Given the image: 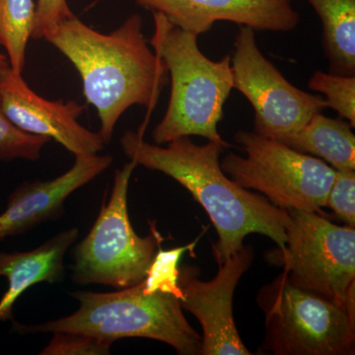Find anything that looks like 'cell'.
<instances>
[{
  "label": "cell",
  "mask_w": 355,
  "mask_h": 355,
  "mask_svg": "<svg viewBox=\"0 0 355 355\" xmlns=\"http://www.w3.org/2000/svg\"><path fill=\"white\" fill-rule=\"evenodd\" d=\"M120 142L130 160L173 178L205 209L218 233L214 248L219 265L253 233L268 236L279 250L286 247L288 211L242 188L222 171L219 157L230 144L209 140L198 146L190 137H183L162 147L144 140L142 132L132 130L123 133Z\"/></svg>",
  "instance_id": "6da1fadb"
},
{
  "label": "cell",
  "mask_w": 355,
  "mask_h": 355,
  "mask_svg": "<svg viewBox=\"0 0 355 355\" xmlns=\"http://www.w3.org/2000/svg\"><path fill=\"white\" fill-rule=\"evenodd\" d=\"M74 65L83 93L97 110L105 144L121 114L132 106L155 108L168 81L167 67L148 46L139 14L109 34L89 27L76 15L44 37Z\"/></svg>",
  "instance_id": "7a4b0ae2"
},
{
  "label": "cell",
  "mask_w": 355,
  "mask_h": 355,
  "mask_svg": "<svg viewBox=\"0 0 355 355\" xmlns=\"http://www.w3.org/2000/svg\"><path fill=\"white\" fill-rule=\"evenodd\" d=\"M154 33L148 42L164 62L171 77V95L162 121L153 130L155 144L162 146L179 137L198 135L226 144L219 135L233 84L231 57L209 60L198 48V36L171 24L153 11Z\"/></svg>",
  "instance_id": "3957f363"
},
{
  "label": "cell",
  "mask_w": 355,
  "mask_h": 355,
  "mask_svg": "<svg viewBox=\"0 0 355 355\" xmlns=\"http://www.w3.org/2000/svg\"><path fill=\"white\" fill-rule=\"evenodd\" d=\"M79 302L73 314L46 323L26 326L12 320L13 330L20 335L74 331L111 340L146 338L172 345L178 354L197 355L202 352V338L191 328L174 294L147 293L144 282L110 293L76 291Z\"/></svg>",
  "instance_id": "277c9868"
},
{
  "label": "cell",
  "mask_w": 355,
  "mask_h": 355,
  "mask_svg": "<svg viewBox=\"0 0 355 355\" xmlns=\"http://www.w3.org/2000/svg\"><path fill=\"white\" fill-rule=\"evenodd\" d=\"M257 302L266 317L263 349L275 355L354 354L355 312L294 284L284 272Z\"/></svg>",
  "instance_id": "5b68a950"
},
{
  "label": "cell",
  "mask_w": 355,
  "mask_h": 355,
  "mask_svg": "<svg viewBox=\"0 0 355 355\" xmlns=\"http://www.w3.org/2000/svg\"><path fill=\"white\" fill-rule=\"evenodd\" d=\"M137 163L130 160L114 172L108 202H103L90 232L73 252L72 282L105 284L116 289L137 286L146 277L162 238L153 233L139 237L133 230L128 211L130 180Z\"/></svg>",
  "instance_id": "8992f818"
},
{
  "label": "cell",
  "mask_w": 355,
  "mask_h": 355,
  "mask_svg": "<svg viewBox=\"0 0 355 355\" xmlns=\"http://www.w3.org/2000/svg\"><path fill=\"white\" fill-rule=\"evenodd\" d=\"M235 139L246 157L229 153L220 166L236 184L260 191L282 209L318 212L326 207L333 167L256 132L239 130Z\"/></svg>",
  "instance_id": "52a82bcc"
},
{
  "label": "cell",
  "mask_w": 355,
  "mask_h": 355,
  "mask_svg": "<svg viewBox=\"0 0 355 355\" xmlns=\"http://www.w3.org/2000/svg\"><path fill=\"white\" fill-rule=\"evenodd\" d=\"M286 242L272 261L294 284L355 312V230L317 212L288 209Z\"/></svg>",
  "instance_id": "ba28073f"
},
{
  "label": "cell",
  "mask_w": 355,
  "mask_h": 355,
  "mask_svg": "<svg viewBox=\"0 0 355 355\" xmlns=\"http://www.w3.org/2000/svg\"><path fill=\"white\" fill-rule=\"evenodd\" d=\"M231 67L234 88L251 103L254 132L261 137L280 141L328 107L324 98L300 90L284 78L261 53L249 26H240Z\"/></svg>",
  "instance_id": "9c48e42d"
},
{
  "label": "cell",
  "mask_w": 355,
  "mask_h": 355,
  "mask_svg": "<svg viewBox=\"0 0 355 355\" xmlns=\"http://www.w3.org/2000/svg\"><path fill=\"white\" fill-rule=\"evenodd\" d=\"M254 259L253 247L243 246L219 265L216 277L209 282L198 279L191 266L180 270L178 286L183 309L202 324V355H251L245 347L233 317V295L238 282Z\"/></svg>",
  "instance_id": "30bf717a"
},
{
  "label": "cell",
  "mask_w": 355,
  "mask_h": 355,
  "mask_svg": "<svg viewBox=\"0 0 355 355\" xmlns=\"http://www.w3.org/2000/svg\"><path fill=\"white\" fill-rule=\"evenodd\" d=\"M0 107L19 130L55 139L74 155L97 154L104 149L99 132L77 121L85 107L76 101L44 99L10 67L0 70Z\"/></svg>",
  "instance_id": "8fae6325"
},
{
  "label": "cell",
  "mask_w": 355,
  "mask_h": 355,
  "mask_svg": "<svg viewBox=\"0 0 355 355\" xmlns=\"http://www.w3.org/2000/svg\"><path fill=\"white\" fill-rule=\"evenodd\" d=\"M163 14L171 24L198 36L217 21H229L254 30L287 32L299 23L291 0H132Z\"/></svg>",
  "instance_id": "7c38bea8"
},
{
  "label": "cell",
  "mask_w": 355,
  "mask_h": 355,
  "mask_svg": "<svg viewBox=\"0 0 355 355\" xmlns=\"http://www.w3.org/2000/svg\"><path fill=\"white\" fill-rule=\"evenodd\" d=\"M113 160L110 155L80 154L76 155V162L64 174L49 181L19 184L9 195L6 209L0 214V241L60 218L67 198L106 171Z\"/></svg>",
  "instance_id": "4fadbf2b"
},
{
  "label": "cell",
  "mask_w": 355,
  "mask_h": 355,
  "mask_svg": "<svg viewBox=\"0 0 355 355\" xmlns=\"http://www.w3.org/2000/svg\"><path fill=\"white\" fill-rule=\"evenodd\" d=\"M78 235V229L70 228L32 251L0 252V277H6L8 282L0 300V321H12L14 304L30 287L41 282L55 284L64 279L65 253Z\"/></svg>",
  "instance_id": "5bb4252c"
},
{
  "label": "cell",
  "mask_w": 355,
  "mask_h": 355,
  "mask_svg": "<svg viewBox=\"0 0 355 355\" xmlns=\"http://www.w3.org/2000/svg\"><path fill=\"white\" fill-rule=\"evenodd\" d=\"M349 121L331 119L322 112L298 132L280 142L301 153L312 154L330 163L336 171H355V137Z\"/></svg>",
  "instance_id": "9a60e30c"
},
{
  "label": "cell",
  "mask_w": 355,
  "mask_h": 355,
  "mask_svg": "<svg viewBox=\"0 0 355 355\" xmlns=\"http://www.w3.org/2000/svg\"><path fill=\"white\" fill-rule=\"evenodd\" d=\"M322 25L333 73L355 76V0H307Z\"/></svg>",
  "instance_id": "2e32d148"
},
{
  "label": "cell",
  "mask_w": 355,
  "mask_h": 355,
  "mask_svg": "<svg viewBox=\"0 0 355 355\" xmlns=\"http://www.w3.org/2000/svg\"><path fill=\"white\" fill-rule=\"evenodd\" d=\"M35 12L33 0H0V46L6 49L10 69L16 73L24 70Z\"/></svg>",
  "instance_id": "e0dca14e"
},
{
  "label": "cell",
  "mask_w": 355,
  "mask_h": 355,
  "mask_svg": "<svg viewBox=\"0 0 355 355\" xmlns=\"http://www.w3.org/2000/svg\"><path fill=\"white\" fill-rule=\"evenodd\" d=\"M311 90L324 96L328 108L338 112L343 119L355 127V76L315 72L311 77Z\"/></svg>",
  "instance_id": "ac0fdd59"
},
{
  "label": "cell",
  "mask_w": 355,
  "mask_h": 355,
  "mask_svg": "<svg viewBox=\"0 0 355 355\" xmlns=\"http://www.w3.org/2000/svg\"><path fill=\"white\" fill-rule=\"evenodd\" d=\"M51 139L19 130L4 114L0 107V161L15 159L36 161Z\"/></svg>",
  "instance_id": "d6986e66"
},
{
  "label": "cell",
  "mask_w": 355,
  "mask_h": 355,
  "mask_svg": "<svg viewBox=\"0 0 355 355\" xmlns=\"http://www.w3.org/2000/svg\"><path fill=\"white\" fill-rule=\"evenodd\" d=\"M195 244L186 247L175 248L170 251L158 249L155 258L149 266L146 277L142 280L144 291L147 293L161 291L174 294L180 299L181 291L178 286L179 279V261L187 250L191 249Z\"/></svg>",
  "instance_id": "ffe728a7"
},
{
  "label": "cell",
  "mask_w": 355,
  "mask_h": 355,
  "mask_svg": "<svg viewBox=\"0 0 355 355\" xmlns=\"http://www.w3.org/2000/svg\"><path fill=\"white\" fill-rule=\"evenodd\" d=\"M42 355H104L111 354L114 343L98 336L74 331H55Z\"/></svg>",
  "instance_id": "44dd1931"
},
{
  "label": "cell",
  "mask_w": 355,
  "mask_h": 355,
  "mask_svg": "<svg viewBox=\"0 0 355 355\" xmlns=\"http://www.w3.org/2000/svg\"><path fill=\"white\" fill-rule=\"evenodd\" d=\"M326 207L336 212L347 226H355V171H336Z\"/></svg>",
  "instance_id": "7402d4cb"
},
{
  "label": "cell",
  "mask_w": 355,
  "mask_h": 355,
  "mask_svg": "<svg viewBox=\"0 0 355 355\" xmlns=\"http://www.w3.org/2000/svg\"><path fill=\"white\" fill-rule=\"evenodd\" d=\"M67 0H37L33 39H44L60 23L73 17Z\"/></svg>",
  "instance_id": "603a6c76"
},
{
  "label": "cell",
  "mask_w": 355,
  "mask_h": 355,
  "mask_svg": "<svg viewBox=\"0 0 355 355\" xmlns=\"http://www.w3.org/2000/svg\"><path fill=\"white\" fill-rule=\"evenodd\" d=\"M8 67H10L8 58L0 51V70L8 69Z\"/></svg>",
  "instance_id": "cb8c5ba5"
}]
</instances>
